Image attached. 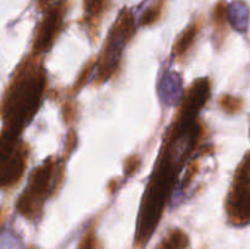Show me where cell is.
<instances>
[{
  "mask_svg": "<svg viewBox=\"0 0 250 249\" xmlns=\"http://www.w3.org/2000/svg\"><path fill=\"white\" fill-rule=\"evenodd\" d=\"M70 7L71 0H55L44 10L43 16L37 24L29 53L43 56L53 48L58 37L65 28V20Z\"/></svg>",
  "mask_w": 250,
  "mask_h": 249,
  "instance_id": "8992f818",
  "label": "cell"
},
{
  "mask_svg": "<svg viewBox=\"0 0 250 249\" xmlns=\"http://www.w3.org/2000/svg\"><path fill=\"white\" fill-rule=\"evenodd\" d=\"M114 0H83L82 1V23L83 28L87 31L90 41L97 42L99 38L104 17L110 11Z\"/></svg>",
  "mask_w": 250,
  "mask_h": 249,
  "instance_id": "ba28073f",
  "label": "cell"
},
{
  "mask_svg": "<svg viewBox=\"0 0 250 249\" xmlns=\"http://www.w3.org/2000/svg\"><path fill=\"white\" fill-rule=\"evenodd\" d=\"M211 94L210 78H198L186 89L163 142L160 155L144 193L133 249H144L158 228L171 192L187 159L205 145L207 127L199 112Z\"/></svg>",
  "mask_w": 250,
  "mask_h": 249,
  "instance_id": "6da1fadb",
  "label": "cell"
},
{
  "mask_svg": "<svg viewBox=\"0 0 250 249\" xmlns=\"http://www.w3.org/2000/svg\"><path fill=\"white\" fill-rule=\"evenodd\" d=\"M62 119L66 124H72L76 121V116H77V105L73 100H66L62 105Z\"/></svg>",
  "mask_w": 250,
  "mask_h": 249,
  "instance_id": "2e32d148",
  "label": "cell"
},
{
  "mask_svg": "<svg viewBox=\"0 0 250 249\" xmlns=\"http://www.w3.org/2000/svg\"><path fill=\"white\" fill-rule=\"evenodd\" d=\"M229 5L225 0H219L214 5L211 11L212 29H214V39L216 45H221L226 39L229 31Z\"/></svg>",
  "mask_w": 250,
  "mask_h": 249,
  "instance_id": "30bf717a",
  "label": "cell"
},
{
  "mask_svg": "<svg viewBox=\"0 0 250 249\" xmlns=\"http://www.w3.org/2000/svg\"><path fill=\"white\" fill-rule=\"evenodd\" d=\"M190 239L182 228H172L156 246L155 249H188Z\"/></svg>",
  "mask_w": 250,
  "mask_h": 249,
  "instance_id": "8fae6325",
  "label": "cell"
},
{
  "mask_svg": "<svg viewBox=\"0 0 250 249\" xmlns=\"http://www.w3.org/2000/svg\"><path fill=\"white\" fill-rule=\"evenodd\" d=\"M142 160L137 154H133V155L128 156V158L125 160L124 163V171L126 177H129V176H133L137 171L141 167Z\"/></svg>",
  "mask_w": 250,
  "mask_h": 249,
  "instance_id": "e0dca14e",
  "label": "cell"
},
{
  "mask_svg": "<svg viewBox=\"0 0 250 249\" xmlns=\"http://www.w3.org/2000/svg\"><path fill=\"white\" fill-rule=\"evenodd\" d=\"M66 159L49 156L31 172L26 188L16 200L21 216L36 221L43 211L46 200L58 193L65 180Z\"/></svg>",
  "mask_w": 250,
  "mask_h": 249,
  "instance_id": "3957f363",
  "label": "cell"
},
{
  "mask_svg": "<svg viewBox=\"0 0 250 249\" xmlns=\"http://www.w3.org/2000/svg\"><path fill=\"white\" fill-rule=\"evenodd\" d=\"M54 1H55V0H36L37 10H38L39 12H43L44 10H45L49 5L53 4Z\"/></svg>",
  "mask_w": 250,
  "mask_h": 249,
  "instance_id": "ffe728a7",
  "label": "cell"
},
{
  "mask_svg": "<svg viewBox=\"0 0 250 249\" xmlns=\"http://www.w3.org/2000/svg\"><path fill=\"white\" fill-rule=\"evenodd\" d=\"M29 151L28 144L21 141L11 155L0 159V190L7 192L21 182L28 165Z\"/></svg>",
  "mask_w": 250,
  "mask_h": 249,
  "instance_id": "52a82bcc",
  "label": "cell"
},
{
  "mask_svg": "<svg viewBox=\"0 0 250 249\" xmlns=\"http://www.w3.org/2000/svg\"><path fill=\"white\" fill-rule=\"evenodd\" d=\"M220 109L227 115H237L243 110L244 100L231 94H224L219 99Z\"/></svg>",
  "mask_w": 250,
  "mask_h": 249,
  "instance_id": "9a60e30c",
  "label": "cell"
},
{
  "mask_svg": "<svg viewBox=\"0 0 250 249\" xmlns=\"http://www.w3.org/2000/svg\"><path fill=\"white\" fill-rule=\"evenodd\" d=\"M76 145H77V136H76L75 131L73 129H70L68 131L67 139H66V145H65V151H63V159L67 160L68 156L72 154V151L76 149Z\"/></svg>",
  "mask_w": 250,
  "mask_h": 249,
  "instance_id": "d6986e66",
  "label": "cell"
},
{
  "mask_svg": "<svg viewBox=\"0 0 250 249\" xmlns=\"http://www.w3.org/2000/svg\"><path fill=\"white\" fill-rule=\"evenodd\" d=\"M249 122H250V119H249ZM249 133H250V129H249Z\"/></svg>",
  "mask_w": 250,
  "mask_h": 249,
  "instance_id": "7402d4cb",
  "label": "cell"
},
{
  "mask_svg": "<svg viewBox=\"0 0 250 249\" xmlns=\"http://www.w3.org/2000/svg\"><path fill=\"white\" fill-rule=\"evenodd\" d=\"M94 222L89 225L88 228L83 232L76 249H103L102 241L97 234V224Z\"/></svg>",
  "mask_w": 250,
  "mask_h": 249,
  "instance_id": "5bb4252c",
  "label": "cell"
},
{
  "mask_svg": "<svg viewBox=\"0 0 250 249\" xmlns=\"http://www.w3.org/2000/svg\"><path fill=\"white\" fill-rule=\"evenodd\" d=\"M202 27L203 19L202 17H197L183 29L182 33L178 36V38L176 39L172 46V55L176 60L182 61L188 55L190 49L193 48V45L197 42L198 36L202 31Z\"/></svg>",
  "mask_w": 250,
  "mask_h": 249,
  "instance_id": "9c48e42d",
  "label": "cell"
},
{
  "mask_svg": "<svg viewBox=\"0 0 250 249\" xmlns=\"http://www.w3.org/2000/svg\"><path fill=\"white\" fill-rule=\"evenodd\" d=\"M166 0H155L146 11L143 12L141 17V24L143 27L153 26V24L158 23L163 17L164 12H165Z\"/></svg>",
  "mask_w": 250,
  "mask_h": 249,
  "instance_id": "7c38bea8",
  "label": "cell"
},
{
  "mask_svg": "<svg viewBox=\"0 0 250 249\" xmlns=\"http://www.w3.org/2000/svg\"><path fill=\"white\" fill-rule=\"evenodd\" d=\"M95 63H97V58H90L89 60L85 62V65L83 66L81 72L78 73V77L76 78L73 85L70 88V90H68L67 93L68 97H73V95H76L83 87H84L87 81L89 80L90 75L93 73V71L95 70Z\"/></svg>",
  "mask_w": 250,
  "mask_h": 249,
  "instance_id": "4fadbf2b",
  "label": "cell"
},
{
  "mask_svg": "<svg viewBox=\"0 0 250 249\" xmlns=\"http://www.w3.org/2000/svg\"><path fill=\"white\" fill-rule=\"evenodd\" d=\"M136 33V21L133 12L129 7L125 6L120 10L116 20L109 29L99 58H97V73L94 84L97 87L107 82L116 75L121 62L125 46L131 42Z\"/></svg>",
  "mask_w": 250,
  "mask_h": 249,
  "instance_id": "277c9868",
  "label": "cell"
},
{
  "mask_svg": "<svg viewBox=\"0 0 250 249\" xmlns=\"http://www.w3.org/2000/svg\"><path fill=\"white\" fill-rule=\"evenodd\" d=\"M225 209L227 220L233 226L242 227L250 224V150L237 167Z\"/></svg>",
  "mask_w": 250,
  "mask_h": 249,
  "instance_id": "5b68a950",
  "label": "cell"
},
{
  "mask_svg": "<svg viewBox=\"0 0 250 249\" xmlns=\"http://www.w3.org/2000/svg\"><path fill=\"white\" fill-rule=\"evenodd\" d=\"M48 85L41 55L28 53L7 82L0 99V159L17 148L23 129L38 111Z\"/></svg>",
  "mask_w": 250,
  "mask_h": 249,
  "instance_id": "7a4b0ae2",
  "label": "cell"
},
{
  "mask_svg": "<svg viewBox=\"0 0 250 249\" xmlns=\"http://www.w3.org/2000/svg\"><path fill=\"white\" fill-rule=\"evenodd\" d=\"M6 214H7V208L5 207V205H1V207H0V228H1L2 224H4Z\"/></svg>",
  "mask_w": 250,
  "mask_h": 249,
  "instance_id": "44dd1931",
  "label": "cell"
},
{
  "mask_svg": "<svg viewBox=\"0 0 250 249\" xmlns=\"http://www.w3.org/2000/svg\"><path fill=\"white\" fill-rule=\"evenodd\" d=\"M199 170H200L199 160H198V158H195L194 160L189 164L187 171H186L185 178H183V183H185V185H183V187L187 188L188 186L193 182V180H194V178L197 177L198 173H199Z\"/></svg>",
  "mask_w": 250,
  "mask_h": 249,
  "instance_id": "ac0fdd59",
  "label": "cell"
}]
</instances>
